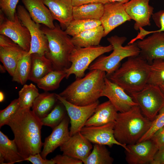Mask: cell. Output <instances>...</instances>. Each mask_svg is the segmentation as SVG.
Masks as SVG:
<instances>
[{
  "mask_svg": "<svg viewBox=\"0 0 164 164\" xmlns=\"http://www.w3.org/2000/svg\"><path fill=\"white\" fill-rule=\"evenodd\" d=\"M0 34L9 38L26 51H29L31 36L28 29L21 23L16 12L14 20L6 17L0 23Z\"/></svg>",
  "mask_w": 164,
  "mask_h": 164,
  "instance_id": "12",
  "label": "cell"
},
{
  "mask_svg": "<svg viewBox=\"0 0 164 164\" xmlns=\"http://www.w3.org/2000/svg\"><path fill=\"white\" fill-rule=\"evenodd\" d=\"M164 126V106L159 111L152 121L151 126L148 131L137 142L150 139L154 134Z\"/></svg>",
  "mask_w": 164,
  "mask_h": 164,
  "instance_id": "36",
  "label": "cell"
},
{
  "mask_svg": "<svg viewBox=\"0 0 164 164\" xmlns=\"http://www.w3.org/2000/svg\"><path fill=\"white\" fill-rule=\"evenodd\" d=\"M151 139L158 150L164 149V126L156 131Z\"/></svg>",
  "mask_w": 164,
  "mask_h": 164,
  "instance_id": "40",
  "label": "cell"
},
{
  "mask_svg": "<svg viewBox=\"0 0 164 164\" xmlns=\"http://www.w3.org/2000/svg\"><path fill=\"white\" fill-rule=\"evenodd\" d=\"M20 105L18 99L12 101L5 108L0 111V128L6 125L9 118L19 109Z\"/></svg>",
  "mask_w": 164,
  "mask_h": 164,
  "instance_id": "37",
  "label": "cell"
},
{
  "mask_svg": "<svg viewBox=\"0 0 164 164\" xmlns=\"http://www.w3.org/2000/svg\"><path fill=\"white\" fill-rule=\"evenodd\" d=\"M152 16L156 25L159 28L157 31H164V10L153 13Z\"/></svg>",
  "mask_w": 164,
  "mask_h": 164,
  "instance_id": "42",
  "label": "cell"
},
{
  "mask_svg": "<svg viewBox=\"0 0 164 164\" xmlns=\"http://www.w3.org/2000/svg\"><path fill=\"white\" fill-rule=\"evenodd\" d=\"M19 0H0V11L9 19L14 20Z\"/></svg>",
  "mask_w": 164,
  "mask_h": 164,
  "instance_id": "38",
  "label": "cell"
},
{
  "mask_svg": "<svg viewBox=\"0 0 164 164\" xmlns=\"http://www.w3.org/2000/svg\"><path fill=\"white\" fill-rule=\"evenodd\" d=\"M125 90L112 82L106 76L101 97L108 98L118 111L126 112L135 105H138L131 96L128 94Z\"/></svg>",
  "mask_w": 164,
  "mask_h": 164,
  "instance_id": "15",
  "label": "cell"
},
{
  "mask_svg": "<svg viewBox=\"0 0 164 164\" xmlns=\"http://www.w3.org/2000/svg\"><path fill=\"white\" fill-rule=\"evenodd\" d=\"M80 132L70 137L60 147L63 154L70 156L83 161L91 152L93 146Z\"/></svg>",
  "mask_w": 164,
  "mask_h": 164,
  "instance_id": "19",
  "label": "cell"
},
{
  "mask_svg": "<svg viewBox=\"0 0 164 164\" xmlns=\"http://www.w3.org/2000/svg\"><path fill=\"white\" fill-rule=\"evenodd\" d=\"M109 2V0H72L73 6L93 3H101L104 4Z\"/></svg>",
  "mask_w": 164,
  "mask_h": 164,
  "instance_id": "43",
  "label": "cell"
},
{
  "mask_svg": "<svg viewBox=\"0 0 164 164\" xmlns=\"http://www.w3.org/2000/svg\"><path fill=\"white\" fill-rule=\"evenodd\" d=\"M5 99V95L4 93L2 91H0V102H2Z\"/></svg>",
  "mask_w": 164,
  "mask_h": 164,
  "instance_id": "46",
  "label": "cell"
},
{
  "mask_svg": "<svg viewBox=\"0 0 164 164\" xmlns=\"http://www.w3.org/2000/svg\"><path fill=\"white\" fill-rule=\"evenodd\" d=\"M24 161L29 162L33 164H55L52 159L50 160L44 159L40 153L31 155L25 159Z\"/></svg>",
  "mask_w": 164,
  "mask_h": 164,
  "instance_id": "41",
  "label": "cell"
},
{
  "mask_svg": "<svg viewBox=\"0 0 164 164\" xmlns=\"http://www.w3.org/2000/svg\"><path fill=\"white\" fill-rule=\"evenodd\" d=\"M106 76L104 71L97 69L91 70L84 77L76 79L59 95L76 105L91 104L101 97Z\"/></svg>",
  "mask_w": 164,
  "mask_h": 164,
  "instance_id": "2",
  "label": "cell"
},
{
  "mask_svg": "<svg viewBox=\"0 0 164 164\" xmlns=\"http://www.w3.org/2000/svg\"><path fill=\"white\" fill-rule=\"evenodd\" d=\"M130 0H109V2H118L123 4H125L129 1Z\"/></svg>",
  "mask_w": 164,
  "mask_h": 164,
  "instance_id": "45",
  "label": "cell"
},
{
  "mask_svg": "<svg viewBox=\"0 0 164 164\" xmlns=\"http://www.w3.org/2000/svg\"><path fill=\"white\" fill-rule=\"evenodd\" d=\"M126 146L125 159L129 164H151L158 150L151 139Z\"/></svg>",
  "mask_w": 164,
  "mask_h": 164,
  "instance_id": "13",
  "label": "cell"
},
{
  "mask_svg": "<svg viewBox=\"0 0 164 164\" xmlns=\"http://www.w3.org/2000/svg\"><path fill=\"white\" fill-rule=\"evenodd\" d=\"M58 101L55 93L46 92L39 94L34 101L32 111L41 119L49 114Z\"/></svg>",
  "mask_w": 164,
  "mask_h": 164,
  "instance_id": "27",
  "label": "cell"
},
{
  "mask_svg": "<svg viewBox=\"0 0 164 164\" xmlns=\"http://www.w3.org/2000/svg\"><path fill=\"white\" fill-rule=\"evenodd\" d=\"M130 95L143 115L151 121L164 106V93L159 86L148 84L140 91Z\"/></svg>",
  "mask_w": 164,
  "mask_h": 164,
  "instance_id": "8",
  "label": "cell"
},
{
  "mask_svg": "<svg viewBox=\"0 0 164 164\" xmlns=\"http://www.w3.org/2000/svg\"><path fill=\"white\" fill-rule=\"evenodd\" d=\"M151 164H164V149L158 151Z\"/></svg>",
  "mask_w": 164,
  "mask_h": 164,
  "instance_id": "44",
  "label": "cell"
},
{
  "mask_svg": "<svg viewBox=\"0 0 164 164\" xmlns=\"http://www.w3.org/2000/svg\"><path fill=\"white\" fill-rule=\"evenodd\" d=\"M69 118L66 115L60 124L53 129L51 134L45 138L43 150L40 153L43 158L46 159L49 154L60 147L70 138Z\"/></svg>",
  "mask_w": 164,
  "mask_h": 164,
  "instance_id": "20",
  "label": "cell"
},
{
  "mask_svg": "<svg viewBox=\"0 0 164 164\" xmlns=\"http://www.w3.org/2000/svg\"><path fill=\"white\" fill-rule=\"evenodd\" d=\"M150 72V64L139 55L128 57L117 70L106 77L131 94L146 86Z\"/></svg>",
  "mask_w": 164,
  "mask_h": 164,
  "instance_id": "3",
  "label": "cell"
},
{
  "mask_svg": "<svg viewBox=\"0 0 164 164\" xmlns=\"http://www.w3.org/2000/svg\"><path fill=\"white\" fill-rule=\"evenodd\" d=\"M56 164H82V161L68 155L63 154L56 155L52 159Z\"/></svg>",
  "mask_w": 164,
  "mask_h": 164,
  "instance_id": "39",
  "label": "cell"
},
{
  "mask_svg": "<svg viewBox=\"0 0 164 164\" xmlns=\"http://www.w3.org/2000/svg\"><path fill=\"white\" fill-rule=\"evenodd\" d=\"M31 55V66L29 80L36 83L54 70L51 62L45 55L33 53Z\"/></svg>",
  "mask_w": 164,
  "mask_h": 164,
  "instance_id": "25",
  "label": "cell"
},
{
  "mask_svg": "<svg viewBox=\"0 0 164 164\" xmlns=\"http://www.w3.org/2000/svg\"><path fill=\"white\" fill-rule=\"evenodd\" d=\"M17 16L23 25L28 29L31 38L30 49L28 54L37 53L45 55L49 51L48 43L41 26L35 22L31 17L24 6H17Z\"/></svg>",
  "mask_w": 164,
  "mask_h": 164,
  "instance_id": "9",
  "label": "cell"
},
{
  "mask_svg": "<svg viewBox=\"0 0 164 164\" xmlns=\"http://www.w3.org/2000/svg\"><path fill=\"white\" fill-rule=\"evenodd\" d=\"M114 122L99 126H84L80 130L81 134L88 141L94 144L108 145L111 147L117 145L127 150V146L118 142L114 135Z\"/></svg>",
  "mask_w": 164,
  "mask_h": 164,
  "instance_id": "17",
  "label": "cell"
},
{
  "mask_svg": "<svg viewBox=\"0 0 164 164\" xmlns=\"http://www.w3.org/2000/svg\"><path fill=\"white\" fill-rule=\"evenodd\" d=\"M64 70H53L36 83L39 88L46 92L55 90L60 86L61 81L65 78Z\"/></svg>",
  "mask_w": 164,
  "mask_h": 164,
  "instance_id": "30",
  "label": "cell"
},
{
  "mask_svg": "<svg viewBox=\"0 0 164 164\" xmlns=\"http://www.w3.org/2000/svg\"><path fill=\"white\" fill-rule=\"evenodd\" d=\"M152 122L138 105L134 106L126 112L118 113L114 122V137L125 146L136 143L148 131Z\"/></svg>",
  "mask_w": 164,
  "mask_h": 164,
  "instance_id": "4",
  "label": "cell"
},
{
  "mask_svg": "<svg viewBox=\"0 0 164 164\" xmlns=\"http://www.w3.org/2000/svg\"><path fill=\"white\" fill-rule=\"evenodd\" d=\"M104 29L102 25L83 31L71 38L75 47H86L99 45L104 37Z\"/></svg>",
  "mask_w": 164,
  "mask_h": 164,
  "instance_id": "26",
  "label": "cell"
},
{
  "mask_svg": "<svg viewBox=\"0 0 164 164\" xmlns=\"http://www.w3.org/2000/svg\"><path fill=\"white\" fill-rule=\"evenodd\" d=\"M56 95L58 100L64 106L70 119V136L80 132L89 118L93 114L95 108L99 104V101L85 106L73 104L65 100L59 94Z\"/></svg>",
  "mask_w": 164,
  "mask_h": 164,
  "instance_id": "11",
  "label": "cell"
},
{
  "mask_svg": "<svg viewBox=\"0 0 164 164\" xmlns=\"http://www.w3.org/2000/svg\"><path fill=\"white\" fill-rule=\"evenodd\" d=\"M149 0H130L124 4L126 12L135 21L134 28L136 30L151 25L150 19L154 8L149 5Z\"/></svg>",
  "mask_w": 164,
  "mask_h": 164,
  "instance_id": "18",
  "label": "cell"
},
{
  "mask_svg": "<svg viewBox=\"0 0 164 164\" xmlns=\"http://www.w3.org/2000/svg\"><path fill=\"white\" fill-rule=\"evenodd\" d=\"M127 39L125 36H112L107 39L113 47L112 52L108 56H101L88 69L90 70H99L106 73L108 76L115 71L120 66L121 62L125 58L139 55L140 50L136 42L125 46L122 45Z\"/></svg>",
  "mask_w": 164,
  "mask_h": 164,
  "instance_id": "6",
  "label": "cell"
},
{
  "mask_svg": "<svg viewBox=\"0 0 164 164\" xmlns=\"http://www.w3.org/2000/svg\"><path fill=\"white\" fill-rule=\"evenodd\" d=\"M18 94V99L20 108L30 109L39 94L36 86L31 83L24 84L19 91Z\"/></svg>",
  "mask_w": 164,
  "mask_h": 164,
  "instance_id": "33",
  "label": "cell"
},
{
  "mask_svg": "<svg viewBox=\"0 0 164 164\" xmlns=\"http://www.w3.org/2000/svg\"><path fill=\"white\" fill-rule=\"evenodd\" d=\"M14 140L0 131V164H13L24 161Z\"/></svg>",
  "mask_w": 164,
  "mask_h": 164,
  "instance_id": "24",
  "label": "cell"
},
{
  "mask_svg": "<svg viewBox=\"0 0 164 164\" xmlns=\"http://www.w3.org/2000/svg\"><path fill=\"white\" fill-rule=\"evenodd\" d=\"M59 101L46 116L40 119L43 125L50 127L53 129L65 117L67 111L63 104Z\"/></svg>",
  "mask_w": 164,
  "mask_h": 164,
  "instance_id": "34",
  "label": "cell"
},
{
  "mask_svg": "<svg viewBox=\"0 0 164 164\" xmlns=\"http://www.w3.org/2000/svg\"><path fill=\"white\" fill-rule=\"evenodd\" d=\"M114 159L105 145L94 144L91 153L83 161L84 164H112Z\"/></svg>",
  "mask_w": 164,
  "mask_h": 164,
  "instance_id": "29",
  "label": "cell"
},
{
  "mask_svg": "<svg viewBox=\"0 0 164 164\" xmlns=\"http://www.w3.org/2000/svg\"><path fill=\"white\" fill-rule=\"evenodd\" d=\"M28 53L5 35H0V60L9 74L13 76L19 61Z\"/></svg>",
  "mask_w": 164,
  "mask_h": 164,
  "instance_id": "16",
  "label": "cell"
},
{
  "mask_svg": "<svg viewBox=\"0 0 164 164\" xmlns=\"http://www.w3.org/2000/svg\"><path fill=\"white\" fill-rule=\"evenodd\" d=\"M112 46H98L86 47H75L70 57L71 63L68 68L64 70L68 79L71 74L76 79L83 77L86 70L96 59L104 53L113 50Z\"/></svg>",
  "mask_w": 164,
  "mask_h": 164,
  "instance_id": "7",
  "label": "cell"
},
{
  "mask_svg": "<svg viewBox=\"0 0 164 164\" xmlns=\"http://www.w3.org/2000/svg\"><path fill=\"white\" fill-rule=\"evenodd\" d=\"M43 0L54 20L59 22L62 29H66L73 19L72 0Z\"/></svg>",
  "mask_w": 164,
  "mask_h": 164,
  "instance_id": "21",
  "label": "cell"
},
{
  "mask_svg": "<svg viewBox=\"0 0 164 164\" xmlns=\"http://www.w3.org/2000/svg\"><path fill=\"white\" fill-rule=\"evenodd\" d=\"M131 20L124 4L114 2L104 4V12L100 19L104 29V37L118 26Z\"/></svg>",
  "mask_w": 164,
  "mask_h": 164,
  "instance_id": "14",
  "label": "cell"
},
{
  "mask_svg": "<svg viewBox=\"0 0 164 164\" xmlns=\"http://www.w3.org/2000/svg\"><path fill=\"white\" fill-rule=\"evenodd\" d=\"M104 4L93 3L73 6V18L74 20H100L103 14Z\"/></svg>",
  "mask_w": 164,
  "mask_h": 164,
  "instance_id": "28",
  "label": "cell"
},
{
  "mask_svg": "<svg viewBox=\"0 0 164 164\" xmlns=\"http://www.w3.org/2000/svg\"><path fill=\"white\" fill-rule=\"evenodd\" d=\"M22 1L35 22L42 24L50 29L54 28V19L43 0H22Z\"/></svg>",
  "mask_w": 164,
  "mask_h": 164,
  "instance_id": "22",
  "label": "cell"
},
{
  "mask_svg": "<svg viewBox=\"0 0 164 164\" xmlns=\"http://www.w3.org/2000/svg\"><path fill=\"white\" fill-rule=\"evenodd\" d=\"M0 67L1 73H5L6 70V68L3 65H2L0 64Z\"/></svg>",
  "mask_w": 164,
  "mask_h": 164,
  "instance_id": "47",
  "label": "cell"
},
{
  "mask_svg": "<svg viewBox=\"0 0 164 164\" xmlns=\"http://www.w3.org/2000/svg\"><path fill=\"white\" fill-rule=\"evenodd\" d=\"M19 151L24 159L40 153L43 145L40 119L29 108H20L8 120Z\"/></svg>",
  "mask_w": 164,
  "mask_h": 164,
  "instance_id": "1",
  "label": "cell"
},
{
  "mask_svg": "<svg viewBox=\"0 0 164 164\" xmlns=\"http://www.w3.org/2000/svg\"><path fill=\"white\" fill-rule=\"evenodd\" d=\"M152 34L145 39L136 41L140 50L139 55L151 64L155 59H164V31H145L140 32V37L144 38L150 33Z\"/></svg>",
  "mask_w": 164,
  "mask_h": 164,
  "instance_id": "10",
  "label": "cell"
},
{
  "mask_svg": "<svg viewBox=\"0 0 164 164\" xmlns=\"http://www.w3.org/2000/svg\"><path fill=\"white\" fill-rule=\"evenodd\" d=\"M31 66V56L28 53L18 61L12 81L24 85L29 80Z\"/></svg>",
  "mask_w": 164,
  "mask_h": 164,
  "instance_id": "31",
  "label": "cell"
},
{
  "mask_svg": "<svg viewBox=\"0 0 164 164\" xmlns=\"http://www.w3.org/2000/svg\"><path fill=\"white\" fill-rule=\"evenodd\" d=\"M159 86L161 90L164 93V82L162 83Z\"/></svg>",
  "mask_w": 164,
  "mask_h": 164,
  "instance_id": "48",
  "label": "cell"
},
{
  "mask_svg": "<svg viewBox=\"0 0 164 164\" xmlns=\"http://www.w3.org/2000/svg\"><path fill=\"white\" fill-rule=\"evenodd\" d=\"M55 25L53 29L45 26L41 27L48 43L49 51L45 55L51 62L54 70H64L71 64L70 57L75 46L60 26Z\"/></svg>",
  "mask_w": 164,
  "mask_h": 164,
  "instance_id": "5",
  "label": "cell"
},
{
  "mask_svg": "<svg viewBox=\"0 0 164 164\" xmlns=\"http://www.w3.org/2000/svg\"><path fill=\"white\" fill-rule=\"evenodd\" d=\"M118 111L109 100L99 104L93 114L86 121L84 126H99L114 122Z\"/></svg>",
  "mask_w": 164,
  "mask_h": 164,
  "instance_id": "23",
  "label": "cell"
},
{
  "mask_svg": "<svg viewBox=\"0 0 164 164\" xmlns=\"http://www.w3.org/2000/svg\"><path fill=\"white\" fill-rule=\"evenodd\" d=\"M164 82V59H156L150 64L148 84L159 86Z\"/></svg>",
  "mask_w": 164,
  "mask_h": 164,
  "instance_id": "35",
  "label": "cell"
},
{
  "mask_svg": "<svg viewBox=\"0 0 164 164\" xmlns=\"http://www.w3.org/2000/svg\"><path fill=\"white\" fill-rule=\"evenodd\" d=\"M101 25L100 20L73 19L65 31L69 35L73 36L85 31Z\"/></svg>",
  "mask_w": 164,
  "mask_h": 164,
  "instance_id": "32",
  "label": "cell"
}]
</instances>
